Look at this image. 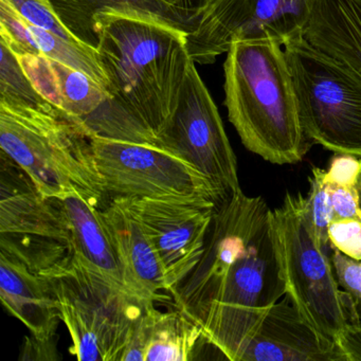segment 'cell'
Here are the masks:
<instances>
[{
    "label": "cell",
    "mask_w": 361,
    "mask_h": 361,
    "mask_svg": "<svg viewBox=\"0 0 361 361\" xmlns=\"http://www.w3.org/2000/svg\"><path fill=\"white\" fill-rule=\"evenodd\" d=\"M170 293L204 342L240 361L268 310L286 295L274 210L265 200L242 189L221 200L200 263Z\"/></svg>",
    "instance_id": "obj_1"
},
{
    "label": "cell",
    "mask_w": 361,
    "mask_h": 361,
    "mask_svg": "<svg viewBox=\"0 0 361 361\" xmlns=\"http://www.w3.org/2000/svg\"><path fill=\"white\" fill-rule=\"evenodd\" d=\"M109 100L83 120L90 134L156 147L191 64L187 33L115 13L94 18Z\"/></svg>",
    "instance_id": "obj_2"
},
{
    "label": "cell",
    "mask_w": 361,
    "mask_h": 361,
    "mask_svg": "<svg viewBox=\"0 0 361 361\" xmlns=\"http://www.w3.org/2000/svg\"><path fill=\"white\" fill-rule=\"evenodd\" d=\"M228 118L251 153L279 166L303 160L310 149L282 44L235 41L224 63Z\"/></svg>",
    "instance_id": "obj_3"
},
{
    "label": "cell",
    "mask_w": 361,
    "mask_h": 361,
    "mask_svg": "<svg viewBox=\"0 0 361 361\" xmlns=\"http://www.w3.org/2000/svg\"><path fill=\"white\" fill-rule=\"evenodd\" d=\"M0 149L46 198H84L103 209L111 198L82 120L0 105Z\"/></svg>",
    "instance_id": "obj_4"
},
{
    "label": "cell",
    "mask_w": 361,
    "mask_h": 361,
    "mask_svg": "<svg viewBox=\"0 0 361 361\" xmlns=\"http://www.w3.org/2000/svg\"><path fill=\"white\" fill-rule=\"evenodd\" d=\"M58 299L61 319L81 361H122L135 327L154 302L145 301L69 252L39 270Z\"/></svg>",
    "instance_id": "obj_5"
},
{
    "label": "cell",
    "mask_w": 361,
    "mask_h": 361,
    "mask_svg": "<svg viewBox=\"0 0 361 361\" xmlns=\"http://www.w3.org/2000/svg\"><path fill=\"white\" fill-rule=\"evenodd\" d=\"M308 140L361 158V77L304 37L284 44Z\"/></svg>",
    "instance_id": "obj_6"
},
{
    "label": "cell",
    "mask_w": 361,
    "mask_h": 361,
    "mask_svg": "<svg viewBox=\"0 0 361 361\" xmlns=\"http://www.w3.org/2000/svg\"><path fill=\"white\" fill-rule=\"evenodd\" d=\"M279 262L286 295L322 335L337 341L356 317L352 300L340 289L331 257L314 235L304 196L287 193L274 210Z\"/></svg>",
    "instance_id": "obj_7"
},
{
    "label": "cell",
    "mask_w": 361,
    "mask_h": 361,
    "mask_svg": "<svg viewBox=\"0 0 361 361\" xmlns=\"http://www.w3.org/2000/svg\"><path fill=\"white\" fill-rule=\"evenodd\" d=\"M320 0H204L187 35L195 64L215 62L235 41L271 39L286 44L304 37Z\"/></svg>",
    "instance_id": "obj_8"
},
{
    "label": "cell",
    "mask_w": 361,
    "mask_h": 361,
    "mask_svg": "<svg viewBox=\"0 0 361 361\" xmlns=\"http://www.w3.org/2000/svg\"><path fill=\"white\" fill-rule=\"evenodd\" d=\"M92 147L109 198H226L200 171L160 147L94 135Z\"/></svg>",
    "instance_id": "obj_9"
},
{
    "label": "cell",
    "mask_w": 361,
    "mask_h": 361,
    "mask_svg": "<svg viewBox=\"0 0 361 361\" xmlns=\"http://www.w3.org/2000/svg\"><path fill=\"white\" fill-rule=\"evenodd\" d=\"M156 147L204 174L225 197L240 190L235 154L219 109L192 61L178 104Z\"/></svg>",
    "instance_id": "obj_10"
},
{
    "label": "cell",
    "mask_w": 361,
    "mask_h": 361,
    "mask_svg": "<svg viewBox=\"0 0 361 361\" xmlns=\"http://www.w3.org/2000/svg\"><path fill=\"white\" fill-rule=\"evenodd\" d=\"M130 211L153 244L170 291L200 263L219 202L206 198L114 197Z\"/></svg>",
    "instance_id": "obj_11"
},
{
    "label": "cell",
    "mask_w": 361,
    "mask_h": 361,
    "mask_svg": "<svg viewBox=\"0 0 361 361\" xmlns=\"http://www.w3.org/2000/svg\"><path fill=\"white\" fill-rule=\"evenodd\" d=\"M240 361H344L337 342L325 337L288 295L264 317Z\"/></svg>",
    "instance_id": "obj_12"
},
{
    "label": "cell",
    "mask_w": 361,
    "mask_h": 361,
    "mask_svg": "<svg viewBox=\"0 0 361 361\" xmlns=\"http://www.w3.org/2000/svg\"><path fill=\"white\" fill-rule=\"evenodd\" d=\"M0 183V234L54 240L71 250V230L60 200L44 197L26 173L4 153Z\"/></svg>",
    "instance_id": "obj_13"
},
{
    "label": "cell",
    "mask_w": 361,
    "mask_h": 361,
    "mask_svg": "<svg viewBox=\"0 0 361 361\" xmlns=\"http://www.w3.org/2000/svg\"><path fill=\"white\" fill-rule=\"evenodd\" d=\"M101 214L117 251L126 288L145 301H162L170 291L164 266L138 219L117 198Z\"/></svg>",
    "instance_id": "obj_14"
},
{
    "label": "cell",
    "mask_w": 361,
    "mask_h": 361,
    "mask_svg": "<svg viewBox=\"0 0 361 361\" xmlns=\"http://www.w3.org/2000/svg\"><path fill=\"white\" fill-rule=\"evenodd\" d=\"M0 299L6 310L39 339L56 336L60 308L47 276L0 249Z\"/></svg>",
    "instance_id": "obj_15"
},
{
    "label": "cell",
    "mask_w": 361,
    "mask_h": 361,
    "mask_svg": "<svg viewBox=\"0 0 361 361\" xmlns=\"http://www.w3.org/2000/svg\"><path fill=\"white\" fill-rule=\"evenodd\" d=\"M61 22L82 43L97 49L94 18L115 13L166 25L189 35L195 28L200 8L185 9L166 0H49Z\"/></svg>",
    "instance_id": "obj_16"
},
{
    "label": "cell",
    "mask_w": 361,
    "mask_h": 361,
    "mask_svg": "<svg viewBox=\"0 0 361 361\" xmlns=\"http://www.w3.org/2000/svg\"><path fill=\"white\" fill-rule=\"evenodd\" d=\"M14 54L37 92L71 117L83 121L109 100L106 88L83 71L47 56Z\"/></svg>",
    "instance_id": "obj_17"
},
{
    "label": "cell",
    "mask_w": 361,
    "mask_h": 361,
    "mask_svg": "<svg viewBox=\"0 0 361 361\" xmlns=\"http://www.w3.org/2000/svg\"><path fill=\"white\" fill-rule=\"evenodd\" d=\"M0 39L16 54L47 56L83 71L105 88L109 79L94 48L69 43L23 18L7 0H0Z\"/></svg>",
    "instance_id": "obj_18"
},
{
    "label": "cell",
    "mask_w": 361,
    "mask_h": 361,
    "mask_svg": "<svg viewBox=\"0 0 361 361\" xmlns=\"http://www.w3.org/2000/svg\"><path fill=\"white\" fill-rule=\"evenodd\" d=\"M60 204L71 230V252L94 271L128 290L121 264L101 209L78 196L60 200Z\"/></svg>",
    "instance_id": "obj_19"
},
{
    "label": "cell",
    "mask_w": 361,
    "mask_h": 361,
    "mask_svg": "<svg viewBox=\"0 0 361 361\" xmlns=\"http://www.w3.org/2000/svg\"><path fill=\"white\" fill-rule=\"evenodd\" d=\"M304 37L361 77V0H320Z\"/></svg>",
    "instance_id": "obj_20"
},
{
    "label": "cell",
    "mask_w": 361,
    "mask_h": 361,
    "mask_svg": "<svg viewBox=\"0 0 361 361\" xmlns=\"http://www.w3.org/2000/svg\"><path fill=\"white\" fill-rule=\"evenodd\" d=\"M204 340L197 323L179 310L161 312L152 303L147 310L145 361H190Z\"/></svg>",
    "instance_id": "obj_21"
},
{
    "label": "cell",
    "mask_w": 361,
    "mask_h": 361,
    "mask_svg": "<svg viewBox=\"0 0 361 361\" xmlns=\"http://www.w3.org/2000/svg\"><path fill=\"white\" fill-rule=\"evenodd\" d=\"M331 223L344 219L361 221V158L335 154L327 170L323 169Z\"/></svg>",
    "instance_id": "obj_22"
},
{
    "label": "cell",
    "mask_w": 361,
    "mask_h": 361,
    "mask_svg": "<svg viewBox=\"0 0 361 361\" xmlns=\"http://www.w3.org/2000/svg\"><path fill=\"white\" fill-rule=\"evenodd\" d=\"M0 54V105L68 116L37 92L11 48L1 39Z\"/></svg>",
    "instance_id": "obj_23"
},
{
    "label": "cell",
    "mask_w": 361,
    "mask_h": 361,
    "mask_svg": "<svg viewBox=\"0 0 361 361\" xmlns=\"http://www.w3.org/2000/svg\"><path fill=\"white\" fill-rule=\"evenodd\" d=\"M7 1L31 24L50 31L62 39H66L69 43L90 47L80 42L61 22L49 0H7Z\"/></svg>",
    "instance_id": "obj_24"
},
{
    "label": "cell",
    "mask_w": 361,
    "mask_h": 361,
    "mask_svg": "<svg viewBox=\"0 0 361 361\" xmlns=\"http://www.w3.org/2000/svg\"><path fill=\"white\" fill-rule=\"evenodd\" d=\"M331 262L340 288L352 300L356 312L361 310V261L331 248Z\"/></svg>",
    "instance_id": "obj_25"
},
{
    "label": "cell",
    "mask_w": 361,
    "mask_h": 361,
    "mask_svg": "<svg viewBox=\"0 0 361 361\" xmlns=\"http://www.w3.org/2000/svg\"><path fill=\"white\" fill-rule=\"evenodd\" d=\"M329 245L352 259L361 261V221H336L329 228Z\"/></svg>",
    "instance_id": "obj_26"
},
{
    "label": "cell",
    "mask_w": 361,
    "mask_h": 361,
    "mask_svg": "<svg viewBox=\"0 0 361 361\" xmlns=\"http://www.w3.org/2000/svg\"><path fill=\"white\" fill-rule=\"evenodd\" d=\"M344 361H361V310L337 339Z\"/></svg>",
    "instance_id": "obj_27"
},
{
    "label": "cell",
    "mask_w": 361,
    "mask_h": 361,
    "mask_svg": "<svg viewBox=\"0 0 361 361\" xmlns=\"http://www.w3.org/2000/svg\"><path fill=\"white\" fill-rule=\"evenodd\" d=\"M56 337L51 339H39L35 336L25 337L20 360H59Z\"/></svg>",
    "instance_id": "obj_28"
},
{
    "label": "cell",
    "mask_w": 361,
    "mask_h": 361,
    "mask_svg": "<svg viewBox=\"0 0 361 361\" xmlns=\"http://www.w3.org/2000/svg\"><path fill=\"white\" fill-rule=\"evenodd\" d=\"M172 5L178 6V7L185 8V9H195L200 7V5H195L194 0H166Z\"/></svg>",
    "instance_id": "obj_29"
}]
</instances>
